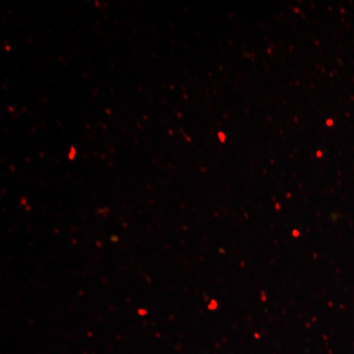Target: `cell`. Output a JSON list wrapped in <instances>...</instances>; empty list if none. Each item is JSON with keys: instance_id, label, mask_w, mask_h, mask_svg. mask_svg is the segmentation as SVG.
<instances>
[{"instance_id": "obj_5", "label": "cell", "mask_w": 354, "mask_h": 354, "mask_svg": "<svg viewBox=\"0 0 354 354\" xmlns=\"http://www.w3.org/2000/svg\"><path fill=\"white\" fill-rule=\"evenodd\" d=\"M138 313L140 314V315H146V310H144V309H140L138 310Z\"/></svg>"}, {"instance_id": "obj_2", "label": "cell", "mask_w": 354, "mask_h": 354, "mask_svg": "<svg viewBox=\"0 0 354 354\" xmlns=\"http://www.w3.org/2000/svg\"><path fill=\"white\" fill-rule=\"evenodd\" d=\"M109 213H111V209L109 208H100L97 209V214L102 215L104 218L108 216Z\"/></svg>"}, {"instance_id": "obj_7", "label": "cell", "mask_w": 354, "mask_h": 354, "mask_svg": "<svg viewBox=\"0 0 354 354\" xmlns=\"http://www.w3.org/2000/svg\"><path fill=\"white\" fill-rule=\"evenodd\" d=\"M111 241H113V242H116V241H118V236H111Z\"/></svg>"}, {"instance_id": "obj_3", "label": "cell", "mask_w": 354, "mask_h": 354, "mask_svg": "<svg viewBox=\"0 0 354 354\" xmlns=\"http://www.w3.org/2000/svg\"><path fill=\"white\" fill-rule=\"evenodd\" d=\"M27 203H28L27 198H26L25 196L20 198V205H22V206L24 207V208L26 206H27Z\"/></svg>"}, {"instance_id": "obj_6", "label": "cell", "mask_w": 354, "mask_h": 354, "mask_svg": "<svg viewBox=\"0 0 354 354\" xmlns=\"http://www.w3.org/2000/svg\"><path fill=\"white\" fill-rule=\"evenodd\" d=\"M9 169H10V171H12V172L16 171L15 165H14L13 164L9 165Z\"/></svg>"}, {"instance_id": "obj_4", "label": "cell", "mask_w": 354, "mask_h": 354, "mask_svg": "<svg viewBox=\"0 0 354 354\" xmlns=\"http://www.w3.org/2000/svg\"><path fill=\"white\" fill-rule=\"evenodd\" d=\"M142 118H143L144 122H149L150 121V116L148 114H142Z\"/></svg>"}, {"instance_id": "obj_1", "label": "cell", "mask_w": 354, "mask_h": 354, "mask_svg": "<svg viewBox=\"0 0 354 354\" xmlns=\"http://www.w3.org/2000/svg\"><path fill=\"white\" fill-rule=\"evenodd\" d=\"M77 157V149L75 146H70L67 152L66 158L68 162H74Z\"/></svg>"}]
</instances>
